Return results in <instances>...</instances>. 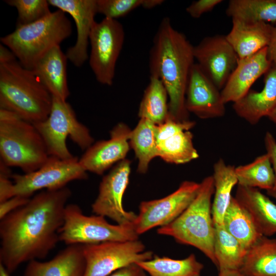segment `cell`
Wrapping results in <instances>:
<instances>
[{
  "label": "cell",
  "instance_id": "4316f807",
  "mask_svg": "<svg viewBox=\"0 0 276 276\" xmlns=\"http://www.w3.org/2000/svg\"><path fill=\"white\" fill-rule=\"evenodd\" d=\"M136 264L149 276H200L204 267L194 254L182 259L154 255Z\"/></svg>",
  "mask_w": 276,
  "mask_h": 276
},
{
  "label": "cell",
  "instance_id": "44dd1931",
  "mask_svg": "<svg viewBox=\"0 0 276 276\" xmlns=\"http://www.w3.org/2000/svg\"><path fill=\"white\" fill-rule=\"evenodd\" d=\"M67 58L60 45L43 56L32 70L39 78L53 97L66 101L70 95L67 84Z\"/></svg>",
  "mask_w": 276,
  "mask_h": 276
},
{
  "label": "cell",
  "instance_id": "2e32d148",
  "mask_svg": "<svg viewBox=\"0 0 276 276\" xmlns=\"http://www.w3.org/2000/svg\"><path fill=\"white\" fill-rule=\"evenodd\" d=\"M225 104L220 89L195 63L189 76L186 94V107L202 119L217 118L225 113Z\"/></svg>",
  "mask_w": 276,
  "mask_h": 276
},
{
  "label": "cell",
  "instance_id": "ac0fdd59",
  "mask_svg": "<svg viewBox=\"0 0 276 276\" xmlns=\"http://www.w3.org/2000/svg\"><path fill=\"white\" fill-rule=\"evenodd\" d=\"M272 64L267 55V47L257 53L239 59L238 64L221 89L225 104L233 103L242 98L250 90L254 82L265 74Z\"/></svg>",
  "mask_w": 276,
  "mask_h": 276
},
{
  "label": "cell",
  "instance_id": "60d3db41",
  "mask_svg": "<svg viewBox=\"0 0 276 276\" xmlns=\"http://www.w3.org/2000/svg\"><path fill=\"white\" fill-rule=\"evenodd\" d=\"M108 276H148L136 264H133L116 271Z\"/></svg>",
  "mask_w": 276,
  "mask_h": 276
},
{
  "label": "cell",
  "instance_id": "d6986e66",
  "mask_svg": "<svg viewBox=\"0 0 276 276\" xmlns=\"http://www.w3.org/2000/svg\"><path fill=\"white\" fill-rule=\"evenodd\" d=\"M264 87L260 91L249 90L233 103L236 113L251 125L268 117L276 107V64L272 63L265 74Z\"/></svg>",
  "mask_w": 276,
  "mask_h": 276
},
{
  "label": "cell",
  "instance_id": "9c48e42d",
  "mask_svg": "<svg viewBox=\"0 0 276 276\" xmlns=\"http://www.w3.org/2000/svg\"><path fill=\"white\" fill-rule=\"evenodd\" d=\"M124 40V29L118 20L104 18L94 23L89 36V63L100 84L112 85Z\"/></svg>",
  "mask_w": 276,
  "mask_h": 276
},
{
  "label": "cell",
  "instance_id": "277c9868",
  "mask_svg": "<svg viewBox=\"0 0 276 276\" xmlns=\"http://www.w3.org/2000/svg\"><path fill=\"white\" fill-rule=\"evenodd\" d=\"M200 183L198 193L190 205L173 221L159 227L157 233L171 237L180 244L196 248L216 266L215 226L212 213V198L215 191L213 176L205 177Z\"/></svg>",
  "mask_w": 276,
  "mask_h": 276
},
{
  "label": "cell",
  "instance_id": "d590c367",
  "mask_svg": "<svg viewBox=\"0 0 276 276\" xmlns=\"http://www.w3.org/2000/svg\"><path fill=\"white\" fill-rule=\"evenodd\" d=\"M195 125L193 121L177 120L169 114L166 120L159 125H155V134L156 142L182 130H189Z\"/></svg>",
  "mask_w": 276,
  "mask_h": 276
},
{
  "label": "cell",
  "instance_id": "8fae6325",
  "mask_svg": "<svg viewBox=\"0 0 276 276\" xmlns=\"http://www.w3.org/2000/svg\"><path fill=\"white\" fill-rule=\"evenodd\" d=\"M87 172L82 167L79 158L68 159L50 156L37 170L23 174H12L13 194L28 198L41 190H57L73 180H84Z\"/></svg>",
  "mask_w": 276,
  "mask_h": 276
},
{
  "label": "cell",
  "instance_id": "8d00e7d4",
  "mask_svg": "<svg viewBox=\"0 0 276 276\" xmlns=\"http://www.w3.org/2000/svg\"><path fill=\"white\" fill-rule=\"evenodd\" d=\"M12 175L10 167L0 161V202L14 196Z\"/></svg>",
  "mask_w": 276,
  "mask_h": 276
},
{
  "label": "cell",
  "instance_id": "f6af8a7d",
  "mask_svg": "<svg viewBox=\"0 0 276 276\" xmlns=\"http://www.w3.org/2000/svg\"><path fill=\"white\" fill-rule=\"evenodd\" d=\"M218 276H245L239 270H222L219 271Z\"/></svg>",
  "mask_w": 276,
  "mask_h": 276
},
{
  "label": "cell",
  "instance_id": "52a82bcc",
  "mask_svg": "<svg viewBox=\"0 0 276 276\" xmlns=\"http://www.w3.org/2000/svg\"><path fill=\"white\" fill-rule=\"evenodd\" d=\"M42 136L49 156L60 159L74 158L66 140L69 137L82 150L93 144L89 129L80 122L71 105L53 97L51 110L44 121L33 124Z\"/></svg>",
  "mask_w": 276,
  "mask_h": 276
},
{
  "label": "cell",
  "instance_id": "f1b7e54d",
  "mask_svg": "<svg viewBox=\"0 0 276 276\" xmlns=\"http://www.w3.org/2000/svg\"><path fill=\"white\" fill-rule=\"evenodd\" d=\"M168 99L167 91L160 80L150 76L140 104L139 117L157 125L163 123L169 114Z\"/></svg>",
  "mask_w": 276,
  "mask_h": 276
},
{
  "label": "cell",
  "instance_id": "c3c4849f",
  "mask_svg": "<svg viewBox=\"0 0 276 276\" xmlns=\"http://www.w3.org/2000/svg\"><path fill=\"white\" fill-rule=\"evenodd\" d=\"M267 194L272 197L276 199V192H267Z\"/></svg>",
  "mask_w": 276,
  "mask_h": 276
},
{
  "label": "cell",
  "instance_id": "f35d334b",
  "mask_svg": "<svg viewBox=\"0 0 276 276\" xmlns=\"http://www.w3.org/2000/svg\"><path fill=\"white\" fill-rule=\"evenodd\" d=\"M31 198L15 195L0 202V219L6 215L26 204Z\"/></svg>",
  "mask_w": 276,
  "mask_h": 276
},
{
  "label": "cell",
  "instance_id": "b9f144b4",
  "mask_svg": "<svg viewBox=\"0 0 276 276\" xmlns=\"http://www.w3.org/2000/svg\"><path fill=\"white\" fill-rule=\"evenodd\" d=\"M267 55L271 63L276 64V22L272 25L270 39L267 46Z\"/></svg>",
  "mask_w": 276,
  "mask_h": 276
},
{
  "label": "cell",
  "instance_id": "7bdbcfd3",
  "mask_svg": "<svg viewBox=\"0 0 276 276\" xmlns=\"http://www.w3.org/2000/svg\"><path fill=\"white\" fill-rule=\"evenodd\" d=\"M17 60L14 53L7 47L0 44V64Z\"/></svg>",
  "mask_w": 276,
  "mask_h": 276
},
{
  "label": "cell",
  "instance_id": "30bf717a",
  "mask_svg": "<svg viewBox=\"0 0 276 276\" xmlns=\"http://www.w3.org/2000/svg\"><path fill=\"white\" fill-rule=\"evenodd\" d=\"M86 266L84 276H108L116 271L139 262L151 259V251L136 239L83 244Z\"/></svg>",
  "mask_w": 276,
  "mask_h": 276
},
{
  "label": "cell",
  "instance_id": "bcb514c9",
  "mask_svg": "<svg viewBox=\"0 0 276 276\" xmlns=\"http://www.w3.org/2000/svg\"><path fill=\"white\" fill-rule=\"evenodd\" d=\"M268 117L275 124L276 127V107Z\"/></svg>",
  "mask_w": 276,
  "mask_h": 276
},
{
  "label": "cell",
  "instance_id": "d4e9b609",
  "mask_svg": "<svg viewBox=\"0 0 276 276\" xmlns=\"http://www.w3.org/2000/svg\"><path fill=\"white\" fill-rule=\"evenodd\" d=\"M239 271L245 276H276V239L260 238L247 249Z\"/></svg>",
  "mask_w": 276,
  "mask_h": 276
},
{
  "label": "cell",
  "instance_id": "74e56055",
  "mask_svg": "<svg viewBox=\"0 0 276 276\" xmlns=\"http://www.w3.org/2000/svg\"><path fill=\"white\" fill-rule=\"evenodd\" d=\"M222 0H198L192 2L186 8V12L194 18H198L203 14L211 11Z\"/></svg>",
  "mask_w": 276,
  "mask_h": 276
},
{
  "label": "cell",
  "instance_id": "e575fe53",
  "mask_svg": "<svg viewBox=\"0 0 276 276\" xmlns=\"http://www.w3.org/2000/svg\"><path fill=\"white\" fill-rule=\"evenodd\" d=\"M143 2L144 0H97V12L104 18L117 20L142 7Z\"/></svg>",
  "mask_w": 276,
  "mask_h": 276
},
{
  "label": "cell",
  "instance_id": "7dc6e473",
  "mask_svg": "<svg viewBox=\"0 0 276 276\" xmlns=\"http://www.w3.org/2000/svg\"><path fill=\"white\" fill-rule=\"evenodd\" d=\"M0 276H11L9 273L4 267V266L0 264Z\"/></svg>",
  "mask_w": 276,
  "mask_h": 276
},
{
  "label": "cell",
  "instance_id": "d6a6232c",
  "mask_svg": "<svg viewBox=\"0 0 276 276\" xmlns=\"http://www.w3.org/2000/svg\"><path fill=\"white\" fill-rule=\"evenodd\" d=\"M238 185L272 190L275 175L269 155L266 153L257 157L251 163L235 167Z\"/></svg>",
  "mask_w": 276,
  "mask_h": 276
},
{
  "label": "cell",
  "instance_id": "6da1fadb",
  "mask_svg": "<svg viewBox=\"0 0 276 276\" xmlns=\"http://www.w3.org/2000/svg\"><path fill=\"white\" fill-rule=\"evenodd\" d=\"M71 196L66 186L44 190L0 219V264L9 273L23 263L44 258L55 247Z\"/></svg>",
  "mask_w": 276,
  "mask_h": 276
},
{
  "label": "cell",
  "instance_id": "836d02e7",
  "mask_svg": "<svg viewBox=\"0 0 276 276\" xmlns=\"http://www.w3.org/2000/svg\"><path fill=\"white\" fill-rule=\"evenodd\" d=\"M5 2L17 10L16 26L34 22L52 12L47 0H7Z\"/></svg>",
  "mask_w": 276,
  "mask_h": 276
},
{
  "label": "cell",
  "instance_id": "8992f818",
  "mask_svg": "<svg viewBox=\"0 0 276 276\" xmlns=\"http://www.w3.org/2000/svg\"><path fill=\"white\" fill-rule=\"evenodd\" d=\"M0 156L6 166L28 173L39 168L50 156L33 124L0 108Z\"/></svg>",
  "mask_w": 276,
  "mask_h": 276
},
{
  "label": "cell",
  "instance_id": "5b68a950",
  "mask_svg": "<svg viewBox=\"0 0 276 276\" xmlns=\"http://www.w3.org/2000/svg\"><path fill=\"white\" fill-rule=\"evenodd\" d=\"M72 33L71 21L64 12L58 9L34 22L16 26L0 40L24 67L32 70L43 56L60 45Z\"/></svg>",
  "mask_w": 276,
  "mask_h": 276
},
{
  "label": "cell",
  "instance_id": "1f68e13d",
  "mask_svg": "<svg viewBox=\"0 0 276 276\" xmlns=\"http://www.w3.org/2000/svg\"><path fill=\"white\" fill-rule=\"evenodd\" d=\"M193 137L189 130H182L156 142L157 156L175 164H183L197 158L199 154L194 146Z\"/></svg>",
  "mask_w": 276,
  "mask_h": 276
},
{
  "label": "cell",
  "instance_id": "ee69618b",
  "mask_svg": "<svg viewBox=\"0 0 276 276\" xmlns=\"http://www.w3.org/2000/svg\"><path fill=\"white\" fill-rule=\"evenodd\" d=\"M164 2L163 0H144L142 7L147 9H152L162 5Z\"/></svg>",
  "mask_w": 276,
  "mask_h": 276
},
{
  "label": "cell",
  "instance_id": "7402d4cb",
  "mask_svg": "<svg viewBox=\"0 0 276 276\" xmlns=\"http://www.w3.org/2000/svg\"><path fill=\"white\" fill-rule=\"evenodd\" d=\"M272 25L261 22L246 23L232 19V27L226 38L239 59L254 55L269 43Z\"/></svg>",
  "mask_w": 276,
  "mask_h": 276
},
{
  "label": "cell",
  "instance_id": "603a6c76",
  "mask_svg": "<svg viewBox=\"0 0 276 276\" xmlns=\"http://www.w3.org/2000/svg\"><path fill=\"white\" fill-rule=\"evenodd\" d=\"M235 198L264 236L276 234V204L257 188L238 185Z\"/></svg>",
  "mask_w": 276,
  "mask_h": 276
},
{
  "label": "cell",
  "instance_id": "ba28073f",
  "mask_svg": "<svg viewBox=\"0 0 276 276\" xmlns=\"http://www.w3.org/2000/svg\"><path fill=\"white\" fill-rule=\"evenodd\" d=\"M133 224L113 225L100 215L87 216L79 205L67 204L59 240L67 245L98 244L109 241H126L139 239Z\"/></svg>",
  "mask_w": 276,
  "mask_h": 276
},
{
  "label": "cell",
  "instance_id": "7a4b0ae2",
  "mask_svg": "<svg viewBox=\"0 0 276 276\" xmlns=\"http://www.w3.org/2000/svg\"><path fill=\"white\" fill-rule=\"evenodd\" d=\"M194 47L186 35L176 30L170 18L162 19L150 50V76L162 82L169 97V112L173 118L189 120L186 94L191 69L195 64Z\"/></svg>",
  "mask_w": 276,
  "mask_h": 276
},
{
  "label": "cell",
  "instance_id": "5bb4252c",
  "mask_svg": "<svg viewBox=\"0 0 276 276\" xmlns=\"http://www.w3.org/2000/svg\"><path fill=\"white\" fill-rule=\"evenodd\" d=\"M196 63L219 89L236 68L239 58L225 35L206 37L194 47Z\"/></svg>",
  "mask_w": 276,
  "mask_h": 276
},
{
  "label": "cell",
  "instance_id": "4fadbf2b",
  "mask_svg": "<svg viewBox=\"0 0 276 276\" xmlns=\"http://www.w3.org/2000/svg\"><path fill=\"white\" fill-rule=\"evenodd\" d=\"M130 162H119L102 178L98 195L91 205L96 215L107 217L120 225H132L137 215L125 210L123 198L129 181Z\"/></svg>",
  "mask_w": 276,
  "mask_h": 276
},
{
  "label": "cell",
  "instance_id": "3957f363",
  "mask_svg": "<svg viewBox=\"0 0 276 276\" xmlns=\"http://www.w3.org/2000/svg\"><path fill=\"white\" fill-rule=\"evenodd\" d=\"M53 97L32 70L17 60L0 64V108L32 124L50 114Z\"/></svg>",
  "mask_w": 276,
  "mask_h": 276
},
{
  "label": "cell",
  "instance_id": "83f0119b",
  "mask_svg": "<svg viewBox=\"0 0 276 276\" xmlns=\"http://www.w3.org/2000/svg\"><path fill=\"white\" fill-rule=\"evenodd\" d=\"M216 266L219 271L239 270L241 268L247 249L223 225L215 226L214 242Z\"/></svg>",
  "mask_w": 276,
  "mask_h": 276
},
{
  "label": "cell",
  "instance_id": "ffe728a7",
  "mask_svg": "<svg viewBox=\"0 0 276 276\" xmlns=\"http://www.w3.org/2000/svg\"><path fill=\"white\" fill-rule=\"evenodd\" d=\"M85 266L83 244H72L49 261H30L24 276H84Z\"/></svg>",
  "mask_w": 276,
  "mask_h": 276
},
{
  "label": "cell",
  "instance_id": "7c38bea8",
  "mask_svg": "<svg viewBox=\"0 0 276 276\" xmlns=\"http://www.w3.org/2000/svg\"><path fill=\"white\" fill-rule=\"evenodd\" d=\"M200 183L186 180L171 194L160 199L142 201L133 223L140 235L156 227L166 225L179 216L197 195Z\"/></svg>",
  "mask_w": 276,
  "mask_h": 276
},
{
  "label": "cell",
  "instance_id": "4dcf8cb0",
  "mask_svg": "<svg viewBox=\"0 0 276 276\" xmlns=\"http://www.w3.org/2000/svg\"><path fill=\"white\" fill-rule=\"evenodd\" d=\"M155 124L145 118H140L131 130L129 143L138 159L137 171L144 174L151 160L157 156L155 134Z\"/></svg>",
  "mask_w": 276,
  "mask_h": 276
},
{
  "label": "cell",
  "instance_id": "f546056e",
  "mask_svg": "<svg viewBox=\"0 0 276 276\" xmlns=\"http://www.w3.org/2000/svg\"><path fill=\"white\" fill-rule=\"evenodd\" d=\"M226 13L232 19L246 23H275L276 0H231Z\"/></svg>",
  "mask_w": 276,
  "mask_h": 276
},
{
  "label": "cell",
  "instance_id": "9a60e30c",
  "mask_svg": "<svg viewBox=\"0 0 276 276\" xmlns=\"http://www.w3.org/2000/svg\"><path fill=\"white\" fill-rule=\"evenodd\" d=\"M131 130L120 123L110 132L107 140L98 141L87 149L79 162L86 171L102 175L117 162L125 159L130 147Z\"/></svg>",
  "mask_w": 276,
  "mask_h": 276
},
{
  "label": "cell",
  "instance_id": "ab89813d",
  "mask_svg": "<svg viewBox=\"0 0 276 276\" xmlns=\"http://www.w3.org/2000/svg\"><path fill=\"white\" fill-rule=\"evenodd\" d=\"M267 153L269 155L275 175V183L272 190L267 192H276V141L272 134L267 132L264 137Z\"/></svg>",
  "mask_w": 276,
  "mask_h": 276
},
{
  "label": "cell",
  "instance_id": "e0dca14e",
  "mask_svg": "<svg viewBox=\"0 0 276 276\" xmlns=\"http://www.w3.org/2000/svg\"><path fill=\"white\" fill-rule=\"evenodd\" d=\"M50 5L69 14L77 29L76 42L66 51L67 60L75 66H82L88 56L87 47L92 27L98 13L97 0H48Z\"/></svg>",
  "mask_w": 276,
  "mask_h": 276
},
{
  "label": "cell",
  "instance_id": "484cf974",
  "mask_svg": "<svg viewBox=\"0 0 276 276\" xmlns=\"http://www.w3.org/2000/svg\"><path fill=\"white\" fill-rule=\"evenodd\" d=\"M223 225L247 249L263 236L235 197H232L225 212Z\"/></svg>",
  "mask_w": 276,
  "mask_h": 276
},
{
  "label": "cell",
  "instance_id": "cb8c5ba5",
  "mask_svg": "<svg viewBox=\"0 0 276 276\" xmlns=\"http://www.w3.org/2000/svg\"><path fill=\"white\" fill-rule=\"evenodd\" d=\"M214 183V199L212 204V213L214 226L223 225L225 212L230 203L231 193L237 184L235 167L227 165L219 158L213 166Z\"/></svg>",
  "mask_w": 276,
  "mask_h": 276
}]
</instances>
